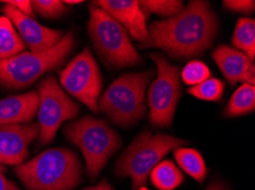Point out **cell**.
Masks as SVG:
<instances>
[{"label":"cell","mask_w":255,"mask_h":190,"mask_svg":"<svg viewBox=\"0 0 255 190\" xmlns=\"http://www.w3.org/2000/svg\"><path fill=\"white\" fill-rule=\"evenodd\" d=\"M219 22L210 3L189 2L176 16L150 25L143 48H161L174 58L198 56L213 45Z\"/></svg>","instance_id":"obj_1"},{"label":"cell","mask_w":255,"mask_h":190,"mask_svg":"<svg viewBox=\"0 0 255 190\" xmlns=\"http://www.w3.org/2000/svg\"><path fill=\"white\" fill-rule=\"evenodd\" d=\"M78 155L69 148H49L17 165L15 173L28 190H72L80 181Z\"/></svg>","instance_id":"obj_2"},{"label":"cell","mask_w":255,"mask_h":190,"mask_svg":"<svg viewBox=\"0 0 255 190\" xmlns=\"http://www.w3.org/2000/svg\"><path fill=\"white\" fill-rule=\"evenodd\" d=\"M187 140L164 133L143 131L130 143L116 165L119 177H129L133 190L145 187L148 176L171 150L182 147Z\"/></svg>","instance_id":"obj_3"},{"label":"cell","mask_w":255,"mask_h":190,"mask_svg":"<svg viewBox=\"0 0 255 190\" xmlns=\"http://www.w3.org/2000/svg\"><path fill=\"white\" fill-rule=\"evenodd\" d=\"M73 45L75 33L70 30L51 49L40 53L23 52L0 61V84L13 89L26 88L45 73L61 66Z\"/></svg>","instance_id":"obj_4"},{"label":"cell","mask_w":255,"mask_h":190,"mask_svg":"<svg viewBox=\"0 0 255 190\" xmlns=\"http://www.w3.org/2000/svg\"><path fill=\"white\" fill-rule=\"evenodd\" d=\"M64 135L83 152L91 180L99 176L108 160L122 145L118 133L103 120L93 116H85L68 124L64 129Z\"/></svg>","instance_id":"obj_5"},{"label":"cell","mask_w":255,"mask_h":190,"mask_svg":"<svg viewBox=\"0 0 255 190\" xmlns=\"http://www.w3.org/2000/svg\"><path fill=\"white\" fill-rule=\"evenodd\" d=\"M153 71L128 73L108 88L99 100L100 110L119 126H130L145 114L144 91Z\"/></svg>","instance_id":"obj_6"},{"label":"cell","mask_w":255,"mask_h":190,"mask_svg":"<svg viewBox=\"0 0 255 190\" xmlns=\"http://www.w3.org/2000/svg\"><path fill=\"white\" fill-rule=\"evenodd\" d=\"M88 31L96 52L111 66H133L141 62L128 32L94 3L90 6Z\"/></svg>","instance_id":"obj_7"},{"label":"cell","mask_w":255,"mask_h":190,"mask_svg":"<svg viewBox=\"0 0 255 190\" xmlns=\"http://www.w3.org/2000/svg\"><path fill=\"white\" fill-rule=\"evenodd\" d=\"M157 77L149 88V121L153 127H168L173 121L181 96L180 68L173 66L160 54H151Z\"/></svg>","instance_id":"obj_8"},{"label":"cell","mask_w":255,"mask_h":190,"mask_svg":"<svg viewBox=\"0 0 255 190\" xmlns=\"http://www.w3.org/2000/svg\"><path fill=\"white\" fill-rule=\"evenodd\" d=\"M38 124L39 143L47 145L55 138L62 123L79 113V106L69 97L54 76H48L38 86Z\"/></svg>","instance_id":"obj_9"},{"label":"cell","mask_w":255,"mask_h":190,"mask_svg":"<svg viewBox=\"0 0 255 190\" xmlns=\"http://www.w3.org/2000/svg\"><path fill=\"white\" fill-rule=\"evenodd\" d=\"M60 81L69 94L86 105L91 111L94 113L99 111L102 75L90 49H84L65 66L61 72Z\"/></svg>","instance_id":"obj_10"},{"label":"cell","mask_w":255,"mask_h":190,"mask_svg":"<svg viewBox=\"0 0 255 190\" xmlns=\"http://www.w3.org/2000/svg\"><path fill=\"white\" fill-rule=\"evenodd\" d=\"M39 137V124L0 126V164L20 165L29 155V145Z\"/></svg>","instance_id":"obj_11"},{"label":"cell","mask_w":255,"mask_h":190,"mask_svg":"<svg viewBox=\"0 0 255 190\" xmlns=\"http://www.w3.org/2000/svg\"><path fill=\"white\" fill-rule=\"evenodd\" d=\"M2 13L13 23L14 28L18 31L17 33H20L23 42L29 46L31 52L40 53L51 49L63 38V33L60 30L46 28L32 17L8 5L2 7Z\"/></svg>","instance_id":"obj_12"},{"label":"cell","mask_w":255,"mask_h":190,"mask_svg":"<svg viewBox=\"0 0 255 190\" xmlns=\"http://www.w3.org/2000/svg\"><path fill=\"white\" fill-rule=\"evenodd\" d=\"M118 22L135 40L144 42L148 38L145 15L134 0H101L92 2Z\"/></svg>","instance_id":"obj_13"},{"label":"cell","mask_w":255,"mask_h":190,"mask_svg":"<svg viewBox=\"0 0 255 190\" xmlns=\"http://www.w3.org/2000/svg\"><path fill=\"white\" fill-rule=\"evenodd\" d=\"M39 104L37 91L10 96L0 100V126L30 123L36 116Z\"/></svg>","instance_id":"obj_14"},{"label":"cell","mask_w":255,"mask_h":190,"mask_svg":"<svg viewBox=\"0 0 255 190\" xmlns=\"http://www.w3.org/2000/svg\"><path fill=\"white\" fill-rule=\"evenodd\" d=\"M212 56L228 82L231 84L242 81L247 69L253 65V60H251L246 54L226 45L219 46Z\"/></svg>","instance_id":"obj_15"},{"label":"cell","mask_w":255,"mask_h":190,"mask_svg":"<svg viewBox=\"0 0 255 190\" xmlns=\"http://www.w3.org/2000/svg\"><path fill=\"white\" fill-rule=\"evenodd\" d=\"M25 49V44L6 16L0 17V61L8 60Z\"/></svg>","instance_id":"obj_16"},{"label":"cell","mask_w":255,"mask_h":190,"mask_svg":"<svg viewBox=\"0 0 255 190\" xmlns=\"http://www.w3.org/2000/svg\"><path fill=\"white\" fill-rule=\"evenodd\" d=\"M174 156H175L177 164L185 173L197 181H204L207 174V168L202 154L198 150L179 147L174 150Z\"/></svg>","instance_id":"obj_17"},{"label":"cell","mask_w":255,"mask_h":190,"mask_svg":"<svg viewBox=\"0 0 255 190\" xmlns=\"http://www.w3.org/2000/svg\"><path fill=\"white\" fill-rule=\"evenodd\" d=\"M153 186L160 190H174L183 182V176L171 161L157 164L150 173Z\"/></svg>","instance_id":"obj_18"},{"label":"cell","mask_w":255,"mask_h":190,"mask_svg":"<svg viewBox=\"0 0 255 190\" xmlns=\"http://www.w3.org/2000/svg\"><path fill=\"white\" fill-rule=\"evenodd\" d=\"M255 107V88L244 83L239 87L231 97L225 111L227 116H241L253 113Z\"/></svg>","instance_id":"obj_19"},{"label":"cell","mask_w":255,"mask_h":190,"mask_svg":"<svg viewBox=\"0 0 255 190\" xmlns=\"http://www.w3.org/2000/svg\"><path fill=\"white\" fill-rule=\"evenodd\" d=\"M233 44L251 60L255 56V22L253 18H239L235 28Z\"/></svg>","instance_id":"obj_20"},{"label":"cell","mask_w":255,"mask_h":190,"mask_svg":"<svg viewBox=\"0 0 255 190\" xmlns=\"http://www.w3.org/2000/svg\"><path fill=\"white\" fill-rule=\"evenodd\" d=\"M137 3L145 17L150 14H157L171 18L184 9L183 2L180 0H143Z\"/></svg>","instance_id":"obj_21"},{"label":"cell","mask_w":255,"mask_h":190,"mask_svg":"<svg viewBox=\"0 0 255 190\" xmlns=\"http://www.w3.org/2000/svg\"><path fill=\"white\" fill-rule=\"evenodd\" d=\"M223 91H225V84L222 81L214 77H210L200 84L189 88L188 90L189 94L196 98L207 100V102H218L221 99Z\"/></svg>","instance_id":"obj_22"},{"label":"cell","mask_w":255,"mask_h":190,"mask_svg":"<svg viewBox=\"0 0 255 190\" xmlns=\"http://www.w3.org/2000/svg\"><path fill=\"white\" fill-rule=\"evenodd\" d=\"M183 82L194 87L200 84L211 77V71L208 66L200 61H191L185 65L181 73Z\"/></svg>","instance_id":"obj_23"},{"label":"cell","mask_w":255,"mask_h":190,"mask_svg":"<svg viewBox=\"0 0 255 190\" xmlns=\"http://www.w3.org/2000/svg\"><path fill=\"white\" fill-rule=\"evenodd\" d=\"M31 3H32L33 10L47 18L59 17L67 10L63 1H60V0H34V1H31Z\"/></svg>","instance_id":"obj_24"},{"label":"cell","mask_w":255,"mask_h":190,"mask_svg":"<svg viewBox=\"0 0 255 190\" xmlns=\"http://www.w3.org/2000/svg\"><path fill=\"white\" fill-rule=\"evenodd\" d=\"M223 5L228 9L243 14H252L255 6L253 0H226L223 1Z\"/></svg>","instance_id":"obj_25"},{"label":"cell","mask_w":255,"mask_h":190,"mask_svg":"<svg viewBox=\"0 0 255 190\" xmlns=\"http://www.w3.org/2000/svg\"><path fill=\"white\" fill-rule=\"evenodd\" d=\"M2 3L13 7L14 9L21 11L22 14L28 15V16H33V9L32 3L29 0H3Z\"/></svg>","instance_id":"obj_26"},{"label":"cell","mask_w":255,"mask_h":190,"mask_svg":"<svg viewBox=\"0 0 255 190\" xmlns=\"http://www.w3.org/2000/svg\"><path fill=\"white\" fill-rule=\"evenodd\" d=\"M6 169L0 164V190H18V187L13 181L6 178Z\"/></svg>","instance_id":"obj_27"},{"label":"cell","mask_w":255,"mask_h":190,"mask_svg":"<svg viewBox=\"0 0 255 190\" xmlns=\"http://www.w3.org/2000/svg\"><path fill=\"white\" fill-rule=\"evenodd\" d=\"M242 81L246 84H251V86H254V83H255V67H254V64L249 69H247V72L245 73V75H244V77H243Z\"/></svg>","instance_id":"obj_28"},{"label":"cell","mask_w":255,"mask_h":190,"mask_svg":"<svg viewBox=\"0 0 255 190\" xmlns=\"http://www.w3.org/2000/svg\"><path fill=\"white\" fill-rule=\"evenodd\" d=\"M84 190H114V189L109 184H108L107 180H102L99 185L94 186V187H90Z\"/></svg>","instance_id":"obj_29"},{"label":"cell","mask_w":255,"mask_h":190,"mask_svg":"<svg viewBox=\"0 0 255 190\" xmlns=\"http://www.w3.org/2000/svg\"><path fill=\"white\" fill-rule=\"evenodd\" d=\"M206 190H229V189H228L221 181L215 180L213 182H211V185L208 186Z\"/></svg>","instance_id":"obj_30"},{"label":"cell","mask_w":255,"mask_h":190,"mask_svg":"<svg viewBox=\"0 0 255 190\" xmlns=\"http://www.w3.org/2000/svg\"><path fill=\"white\" fill-rule=\"evenodd\" d=\"M82 0H65L63 3H68V5H76V3H82Z\"/></svg>","instance_id":"obj_31"}]
</instances>
